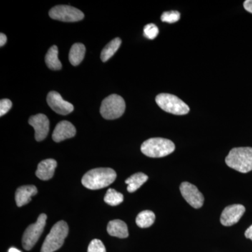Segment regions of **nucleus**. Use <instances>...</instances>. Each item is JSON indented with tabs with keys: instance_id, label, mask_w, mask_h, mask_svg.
<instances>
[{
	"instance_id": "obj_22",
	"label": "nucleus",
	"mask_w": 252,
	"mask_h": 252,
	"mask_svg": "<svg viewBox=\"0 0 252 252\" xmlns=\"http://www.w3.org/2000/svg\"><path fill=\"white\" fill-rule=\"evenodd\" d=\"M104 202L111 206H117L124 201V195L113 189H109L104 198Z\"/></svg>"
},
{
	"instance_id": "obj_21",
	"label": "nucleus",
	"mask_w": 252,
	"mask_h": 252,
	"mask_svg": "<svg viewBox=\"0 0 252 252\" xmlns=\"http://www.w3.org/2000/svg\"><path fill=\"white\" fill-rule=\"evenodd\" d=\"M155 220V214L153 212L150 210H144L137 215L136 218V223L140 228H149L154 224Z\"/></svg>"
},
{
	"instance_id": "obj_16",
	"label": "nucleus",
	"mask_w": 252,
	"mask_h": 252,
	"mask_svg": "<svg viewBox=\"0 0 252 252\" xmlns=\"http://www.w3.org/2000/svg\"><path fill=\"white\" fill-rule=\"evenodd\" d=\"M107 232L111 236L119 238H126L128 237V230L125 222L122 220H113L109 222Z\"/></svg>"
},
{
	"instance_id": "obj_17",
	"label": "nucleus",
	"mask_w": 252,
	"mask_h": 252,
	"mask_svg": "<svg viewBox=\"0 0 252 252\" xmlns=\"http://www.w3.org/2000/svg\"><path fill=\"white\" fill-rule=\"evenodd\" d=\"M86 54L85 46L81 43H76L71 48L69 54V61L74 66L79 65L84 59Z\"/></svg>"
},
{
	"instance_id": "obj_8",
	"label": "nucleus",
	"mask_w": 252,
	"mask_h": 252,
	"mask_svg": "<svg viewBox=\"0 0 252 252\" xmlns=\"http://www.w3.org/2000/svg\"><path fill=\"white\" fill-rule=\"evenodd\" d=\"M49 16L53 19L63 22H77L84 18V14L77 8L59 5L50 10Z\"/></svg>"
},
{
	"instance_id": "obj_6",
	"label": "nucleus",
	"mask_w": 252,
	"mask_h": 252,
	"mask_svg": "<svg viewBox=\"0 0 252 252\" xmlns=\"http://www.w3.org/2000/svg\"><path fill=\"white\" fill-rule=\"evenodd\" d=\"M156 102L162 110L175 115H185L190 111L189 106L174 94H158L156 97Z\"/></svg>"
},
{
	"instance_id": "obj_1",
	"label": "nucleus",
	"mask_w": 252,
	"mask_h": 252,
	"mask_svg": "<svg viewBox=\"0 0 252 252\" xmlns=\"http://www.w3.org/2000/svg\"><path fill=\"white\" fill-rule=\"evenodd\" d=\"M117 179V173L112 168H95L86 172L81 183L91 190L103 189L112 185Z\"/></svg>"
},
{
	"instance_id": "obj_26",
	"label": "nucleus",
	"mask_w": 252,
	"mask_h": 252,
	"mask_svg": "<svg viewBox=\"0 0 252 252\" xmlns=\"http://www.w3.org/2000/svg\"><path fill=\"white\" fill-rule=\"evenodd\" d=\"M12 107V102L9 99H2L0 101V117L9 112Z\"/></svg>"
},
{
	"instance_id": "obj_30",
	"label": "nucleus",
	"mask_w": 252,
	"mask_h": 252,
	"mask_svg": "<svg viewBox=\"0 0 252 252\" xmlns=\"http://www.w3.org/2000/svg\"><path fill=\"white\" fill-rule=\"evenodd\" d=\"M9 252H21L19 251V250H17V249L12 248L9 249Z\"/></svg>"
},
{
	"instance_id": "obj_13",
	"label": "nucleus",
	"mask_w": 252,
	"mask_h": 252,
	"mask_svg": "<svg viewBox=\"0 0 252 252\" xmlns=\"http://www.w3.org/2000/svg\"><path fill=\"white\" fill-rule=\"evenodd\" d=\"M77 133L75 127L67 121H62L57 124L53 132V140L56 142H61L67 139L72 138Z\"/></svg>"
},
{
	"instance_id": "obj_14",
	"label": "nucleus",
	"mask_w": 252,
	"mask_h": 252,
	"mask_svg": "<svg viewBox=\"0 0 252 252\" xmlns=\"http://www.w3.org/2000/svg\"><path fill=\"white\" fill-rule=\"evenodd\" d=\"M57 166V162L54 159H46L39 162L38 165L36 175L41 180H51L54 175L55 170Z\"/></svg>"
},
{
	"instance_id": "obj_11",
	"label": "nucleus",
	"mask_w": 252,
	"mask_h": 252,
	"mask_svg": "<svg viewBox=\"0 0 252 252\" xmlns=\"http://www.w3.org/2000/svg\"><path fill=\"white\" fill-rule=\"evenodd\" d=\"M245 212V207L242 205H231L225 207L220 215V223L224 226H230L238 223Z\"/></svg>"
},
{
	"instance_id": "obj_28",
	"label": "nucleus",
	"mask_w": 252,
	"mask_h": 252,
	"mask_svg": "<svg viewBox=\"0 0 252 252\" xmlns=\"http://www.w3.org/2000/svg\"><path fill=\"white\" fill-rule=\"evenodd\" d=\"M245 235L247 238L250 239V240H252V225H250L248 229H247L246 231H245Z\"/></svg>"
},
{
	"instance_id": "obj_3",
	"label": "nucleus",
	"mask_w": 252,
	"mask_h": 252,
	"mask_svg": "<svg viewBox=\"0 0 252 252\" xmlns=\"http://www.w3.org/2000/svg\"><path fill=\"white\" fill-rule=\"evenodd\" d=\"M175 149V144L171 140L160 137L149 139L141 146L142 153L150 158L167 157Z\"/></svg>"
},
{
	"instance_id": "obj_9",
	"label": "nucleus",
	"mask_w": 252,
	"mask_h": 252,
	"mask_svg": "<svg viewBox=\"0 0 252 252\" xmlns=\"http://www.w3.org/2000/svg\"><path fill=\"white\" fill-rule=\"evenodd\" d=\"M180 191L183 198L190 206L195 209L200 208L203 206L204 203L203 194L199 191L195 186L189 182H183L180 185Z\"/></svg>"
},
{
	"instance_id": "obj_27",
	"label": "nucleus",
	"mask_w": 252,
	"mask_h": 252,
	"mask_svg": "<svg viewBox=\"0 0 252 252\" xmlns=\"http://www.w3.org/2000/svg\"><path fill=\"white\" fill-rule=\"evenodd\" d=\"M244 7L248 12L252 14V0H246L244 2Z\"/></svg>"
},
{
	"instance_id": "obj_7",
	"label": "nucleus",
	"mask_w": 252,
	"mask_h": 252,
	"mask_svg": "<svg viewBox=\"0 0 252 252\" xmlns=\"http://www.w3.org/2000/svg\"><path fill=\"white\" fill-rule=\"evenodd\" d=\"M46 220L47 216L45 214H41L38 217L35 223L28 227L23 234L22 240L23 247L25 250L29 251L35 245L44 231Z\"/></svg>"
},
{
	"instance_id": "obj_19",
	"label": "nucleus",
	"mask_w": 252,
	"mask_h": 252,
	"mask_svg": "<svg viewBox=\"0 0 252 252\" xmlns=\"http://www.w3.org/2000/svg\"><path fill=\"white\" fill-rule=\"evenodd\" d=\"M46 65L52 70H60L62 68V64L59 59V49L56 46L50 48L46 55Z\"/></svg>"
},
{
	"instance_id": "obj_25",
	"label": "nucleus",
	"mask_w": 252,
	"mask_h": 252,
	"mask_svg": "<svg viewBox=\"0 0 252 252\" xmlns=\"http://www.w3.org/2000/svg\"><path fill=\"white\" fill-rule=\"evenodd\" d=\"M88 252H107L104 244L98 239H94L89 244Z\"/></svg>"
},
{
	"instance_id": "obj_5",
	"label": "nucleus",
	"mask_w": 252,
	"mask_h": 252,
	"mask_svg": "<svg viewBox=\"0 0 252 252\" xmlns=\"http://www.w3.org/2000/svg\"><path fill=\"white\" fill-rule=\"evenodd\" d=\"M126 110V102L124 98L117 94H112L102 102L100 114L104 119L113 120L122 117Z\"/></svg>"
},
{
	"instance_id": "obj_2",
	"label": "nucleus",
	"mask_w": 252,
	"mask_h": 252,
	"mask_svg": "<svg viewBox=\"0 0 252 252\" xmlns=\"http://www.w3.org/2000/svg\"><path fill=\"white\" fill-rule=\"evenodd\" d=\"M225 163L230 168L241 173H248L252 171V147H238L232 149L225 158Z\"/></svg>"
},
{
	"instance_id": "obj_15",
	"label": "nucleus",
	"mask_w": 252,
	"mask_h": 252,
	"mask_svg": "<svg viewBox=\"0 0 252 252\" xmlns=\"http://www.w3.org/2000/svg\"><path fill=\"white\" fill-rule=\"evenodd\" d=\"M37 193V189L33 185L23 186L16 192V202L18 207L27 205L31 201L32 197Z\"/></svg>"
},
{
	"instance_id": "obj_24",
	"label": "nucleus",
	"mask_w": 252,
	"mask_h": 252,
	"mask_svg": "<svg viewBox=\"0 0 252 252\" xmlns=\"http://www.w3.org/2000/svg\"><path fill=\"white\" fill-rule=\"evenodd\" d=\"M158 33V28L153 23L147 25L144 28V35L149 39H155Z\"/></svg>"
},
{
	"instance_id": "obj_20",
	"label": "nucleus",
	"mask_w": 252,
	"mask_h": 252,
	"mask_svg": "<svg viewBox=\"0 0 252 252\" xmlns=\"http://www.w3.org/2000/svg\"><path fill=\"white\" fill-rule=\"evenodd\" d=\"M122 45V39L117 37L113 39L102 49L101 53V60L102 62H107L115 54L120 46Z\"/></svg>"
},
{
	"instance_id": "obj_18",
	"label": "nucleus",
	"mask_w": 252,
	"mask_h": 252,
	"mask_svg": "<svg viewBox=\"0 0 252 252\" xmlns=\"http://www.w3.org/2000/svg\"><path fill=\"white\" fill-rule=\"evenodd\" d=\"M148 176L142 172L134 174L126 180V183L127 185V191L129 193L136 191L148 180Z\"/></svg>"
},
{
	"instance_id": "obj_10",
	"label": "nucleus",
	"mask_w": 252,
	"mask_h": 252,
	"mask_svg": "<svg viewBox=\"0 0 252 252\" xmlns=\"http://www.w3.org/2000/svg\"><path fill=\"white\" fill-rule=\"evenodd\" d=\"M46 100L49 107L61 115H67L74 110V106L70 102L64 100L59 93L56 91H51L48 94Z\"/></svg>"
},
{
	"instance_id": "obj_12",
	"label": "nucleus",
	"mask_w": 252,
	"mask_h": 252,
	"mask_svg": "<svg viewBox=\"0 0 252 252\" xmlns=\"http://www.w3.org/2000/svg\"><path fill=\"white\" fill-rule=\"evenodd\" d=\"M29 124L35 131V140L38 142L44 140L49 131V120L43 114H38L30 118Z\"/></svg>"
},
{
	"instance_id": "obj_4",
	"label": "nucleus",
	"mask_w": 252,
	"mask_h": 252,
	"mask_svg": "<svg viewBox=\"0 0 252 252\" xmlns=\"http://www.w3.org/2000/svg\"><path fill=\"white\" fill-rule=\"evenodd\" d=\"M69 233L68 225L64 220L57 222L52 227L49 234L46 236L41 252H54L59 250L64 244Z\"/></svg>"
},
{
	"instance_id": "obj_29",
	"label": "nucleus",
	"mask_w": 252,
	"mask_h": 252,
	"mask_svg": "<svg viewBox=\"0 0 252 252\" xmlns=\"http://www.w3.org/2000/svg\"><path fill=\"white\" fill-rule=\"evenodd\" d=\"M6 40H7V38H6V36L3 33H1L0 34V46H3L6 44Z\"/></svg>"
},
{
	"instance_id": "obj_23",
	"label": "nucleus",
	"mask_w": 252,
	"mask_h": 252,
	"mask_svg": "<svg viewBox=\"0 0 252 252\" xmlns=\"http://www.w3.org/2000/svg\"><path fill=\"white\" fill-rule=\"evenodd\" d=\"M180 19V14L177 11H170L164 12L161 16L162 22L174 23Z\"/></svg>"
}]
</instances>
